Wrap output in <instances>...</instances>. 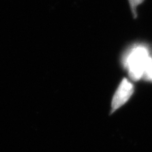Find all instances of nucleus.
Returning <instances> with one entry per match:
<instances>
[{
  "label": "nucleus",
  "mask_w": 152,
  "mask_h": 152,
  "mask_svg": "<svg viewBox=\"0 0 152 152\" xmlns=\"http://www.w3.org/2000/svg\"><path fill=\"white\" fill-rule=\"evenodd\" d=\"M151 56L145 46L137 45L131 48L123 57V64L128 71L129 77L133 81L142 79L146 68Z\"/></svg>",
  "instance_id": "nucleus-1"
},
{
  "label": "nucleus",
  "mask_w": 152,
  "mask_h": 152,
  "mask_svg": "<svg viewBox=\"0 0 152 152\" xmlns=\"http://www.w3.org/2000/svg\"><path fill=\"white\" fill-rule=\"evenodd\" d=\"M134 92V86L128 80L123 79L114 94L111 104V112H114L126 103Z\"/></svg>",
  "instance_id": "nucleus-2"
},
{
  "label": "nucleus",
  "mask_w": 152,
  "mask_h": 152,
  "mask_svg": "<svg viewBox=\"0 0 152 152\" xmlns=\"http://www.w3.org/2000/svg\"><path fill=\"white\" fill-rule=\"evenodd\" d=\"M144 1V0H129V2H130L131 9H132V14L134 15V18H136L137 14H136V8L138 5H140V4H142Z\"/></svg>",
  "instance_id": "nucleus-3"
}]
</instances>
